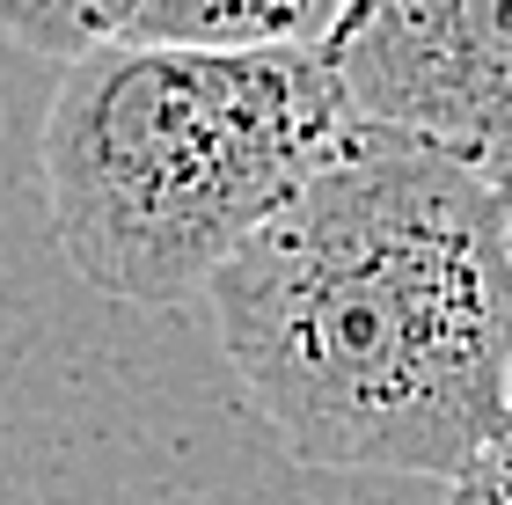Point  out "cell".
Wrapping results in <instances>:
<instances>
[{
	"label": "cell",
	"mask_w": 512,
	"mask_h": 505,
	"mask_svg": "<svg viewBox=\"0 0 512 505\" xmlns=\"http://www.w3.org/2000/svg\"><path fill=\"white\" fill-rule=\"evenodd\" d=\"M205 315L293 462L447 484L512 403V198L359 118L213 271Z\"/></svg>",
	"instance_id": "6da1fadb"
},
{
	"label": "cell",
	"mask_w": 512,
	"mask_h": 505,
	"mask_svg": "<svg viewBox=\"0 0 512 505\" xmlns=\"http://www.w3.org/2000/svg\"><path fill=\"white\" fill-rule=\"evenodd\" d=\"M359 125L322 52H198L103 37L59 66L37 169L81 286L176 308Z\"/></svg>",
	"instance_id": "7a4b0ae2"
},
{
	"label": "cell",
	"mask_w": 512,
	"mask_h": 505,
	"mask_svg": "<svg viewBox=\"0 0 512 505\" xmlns=\"http://www.w3.org/2000/svg\"><path fill=\"white\" fill-rule=\"evenodd\" d=\"M322 59L366 125L447 147L512 198V0H352Z\"/></svg>",
	"instance_id": "3957f363"
},
{
	"label": "cell",
	"mask_w": 512,
	"mask_h": 505,
	"mask_svg": "<svg viewBox=\"0 0 512 505\" xmlns=\"http://www.w3.org/2000/svg\"><path fill=\"white\" fill-rule=\"evenodd\" d=\"M352 0H139L125 37L198 52H322Z\"/></svg>",
	"instance_id": "277c9868"
},
{
	"label": "cell",
	"mask_w": 512,
	"mask_h": 505,
	"mask_svg": "<svg viewBox=\"0 0 512 505\" xmlns=\"http://www.w3.org/2000/svg\"><path fill=\"white\" fill-rule=\"evenodd\" d=\"M132 8L139 0H0V37L44 59H74L103 37H125Z\"/></svg>",
	"instance_id": "5b68a950"
},
{
	"label": "cell",
	"mask_w": 512,
	"mask_h": 505,
	"mask_svg": "<svg viewBox=\"0 0 512 505\" xmlns=\"http://www.w3.org/2000/svg\"><path fill=\"white\" fill-rule=\"evenodd\" d=\"M447 505H512V403L469 447V462L447 476Z\"/></svg>",
	"instance_id": "8992f818"
}]
</instances>
